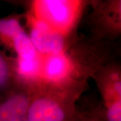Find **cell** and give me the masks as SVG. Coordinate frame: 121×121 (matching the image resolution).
Here are the masks:
<instances>
[{
	"mask_svg": "<svg viewBox=\"0 0 121 121\" xmlns=\"http://www.w3.org/2000/svg\"><path fill=\"white\" fill-rule=\"evenodd\" d=\"M112 43L77 39L62 52L42 55L40 80L57 85L87 83L99 67L113 60Z\"/></svg>",
	"mask_w": 121,
	"mask_h": 121,
	"instance_id": "6da1fadb",
	"label": "cell"
},
{
	"mask_svg": "<svg viewBox=\"0 0 121 121\" xmlns=\"http://www.w3.org/2000/svg\"><path fill=\"white\" fill-rule=\"evenodd\" d=\"M87 83L57 85L39 80L33 83L28 121H69L77 115L76 102Z\"/></svg>",
	"mask_w": 121,
	"mask_h": 121,
	"instance_id": "7a4b0ae2",
	"label": "cell"
},
{
	"mask_svg": "<svg viewBox=\"0 0 121 121\" xmlns=\"http://www.w3.org/2000/svg\"><path fill=\"white\" fill-rule=\"evenodd\" d=\"M90 1L34 0L26 14L67 38H77L75 31Z\"/></svg>",
	"mask_w": 121,
	"mask_h": 121,
	"instance_id": "3957f363",
	"label": "cell"
},
{
	"mask_svg": "<svg viewBox=\"0 0 121 121\" xmlns=\"http://www.w3.org/2000/svg\"><path fill=\"white\" fill-rule=\"evenodd\" d=\"M91 11L87 17L91 37L112 43L121 35V0L90 1Z\"/></svg>",
	"mask_w": 121,
	"mask_h": 121,
	"instance_id": "277c9868",
	"label": "cell"
},
{
	"mask_svg": "<svg viewBox=\"0 0 121 121\" xmlns=\"http://www.w3.org/2000/svg\"><path fill=\"white\" fill-rule=\"evenodd\" d=\"M29 36L36 51L43 56L56 55L65 51L78 39H70L52 30L48 26L26 14Z\"/></svg>",
	"mask_w": 121,
	"mask_h": 121,
	"instance_id": "5b68a950",
	"label": "cell"
},
{
	"mask_svg": "<svg viewBox=\"0 0 121 121\" xmlns=\"http://www.w3.org/2000/svg\"><path fill=\"white\" fill-rule=\"evenodd\" d=\"M33 83H20L0 100V121H28Z\"/></svg>",
	"mask_w": 121,
	"mask_h": 121,
	"instance_id": "8992f818",
	"label": "cell"
},
{
	"mask_svg": "<svg viewBox=\"0 0 121 121\" xmlns=\"http://www.w3.org/2000/svg\"><path fill=\"white\" fill-rule=\"evenodd\" d=\"M91 79L102 98L103 104L121 99V67L112 60L99 67Z\"/></svg>",
	"mask_w": 121,
	"mask_h": 121,
	"instance_id": "52a82bcc",
	"label": "cell"
},
{
	"mask_svg": "<svg viewBox=\"0 0 121 121\" xmlns=\"http://www.w3.org/2000/svg\"><path fill=\"white\" fill-rule=\"evenodd\" d=\"M13 69L17 81L22 83H33L40 80L42 70V55L26 60L13 56Z\"/></svg>",
	"mask_w": 121,
	"mask_h": 121,
	"instance_id": "ba28073f",
	"label": "cell"
},
{
	"mask_svg": "<svg viewBox=\"0 0 121 121\" xmlns=\"http://www.w3.org/2000/svg\"><path fill=\"white\" fill-rule=\"evenodd\" d=\"M21 16L10 15L0 18V46L11 51L14 39L25 30Z\"/></svg>",
	"mask_w": 121,
	"mask_h": 121,
	"instance_id": "9c48e42d",
	"label": "cell"
},
{
	"mask_svg": "<svg viewBox=\"0 0 121 121\" xmlns=\"http://www.w3.org/2000/svg\"><path fill=\"white\" fill-rule=\"evenodd\" d=\"M20 83L14 73L13 56L0 50V96L3 98Z\"/></svg>",
	"mask_w": 121,
	"mask_h": 121,
	"instance_id": "30bf717a",
	"label": "cell"
},
{
	"mask_svg": "<svg viewBox=\"0 0 121 121\" xmlns=\"http://www.w3.org/2000/svg\"><path fill=\"white\" fill-rule=\"evenodd\" d=\"M11 51L16 53V56L26 60L32 59L39 55L26 30L22 32L14 39Z\"/></svg>",
	"mask_w": 121,
	"mask_h": 121,
	"instance_id": "8fae6325",
	"label": "cell"
},
{
	"mask_svg": "<svg viewBox=\"0 0 121 121\" xmlns=\"http://www.w3.org/2000/svg\"><path fill=\"white\" fill-rule=\"evenodd\" d=\"M79 121H104L102 109L95 107L90 108L86 111H79Z\"/></svg>",
	"mask_w": 121,
	"mask_h": 121,
	"instance_id": "7c38bea8",
	"label": "cell"
},
{
	"mask_svg": "<svg viewBox=\"0 0 121 121\" xmlns=\"http://www.w3.org/2000/svg\"><path fill=\"white\" fill-rule=\"evenodd\" d=\"M79 111L78 110V112L77 114V115L74 117L73 118H72L71 120H70L69 121H79Z\"/></svg>",
	"mask_w": 121,
	"mask_h": 121,
	"instance_id": "4fadbf2b",
	"label": "cell"
},
{
	"mask_svg": "<svg viewBox=\"0 0 121 121\" xmlns=\"http://www.w3.org/2000/svg\"><path fill=\"white\" fill-rule=\"evenodd\" d=\"M1 98H1V96H0V100H1Z\"/></svg>",
	"mask_w": 121,
	"mask_h": 121,
	"instance_id": "5bb4252c",
	"label": "cell"
}]
</instances>
